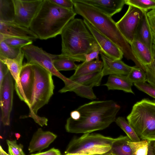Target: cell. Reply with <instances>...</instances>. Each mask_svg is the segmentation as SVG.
I'll return each mask as SVG.
<instances>
[{
	"mask_svg": "<svg viewBox=\"0 0 155 155\" xmlns=\"http://www.w3.org/2000/svg\"><path fill=\"white\" fill-rule=\"evenodd\" d=\"M120 106L112 100L93 101L79 106L80 118L67 120L66 131L71 133H90L104 129L115 121Z\"/></svg>",
	"mask_w": 155,
	"mask_h": 155,
	"instance_id": "cell-1",
	"label": "cell"
},
{
	"mask_svg": "<svg viewBox=\"0 0 155 155\" xmlns=\"http://www.w3.org/2000/svg\"><path fill=\"white\" fill-rule=\"evenodd\" d=\"M76 13L88 21L103 35L110 40L122 51L124 56L140 68L143 67L134 55L130 45L122 35L111 17L89 5L72 0Z\"/></svg>",
	"mask_w": 155,
	"mask_h": 155,
	"instance_id": "cell-2",
	"label": "cell"
},
{
	"mask_svg": "<svg viewBox=\"0 0 155 155\" xmlns=\"http://www.w3.org/2000/svg\"><path fill=\"white\" fill-rule=\"evenodd\" d=\"M77 14L74 8H63L50 0H43L29 29L41 40L54 38L61 35Z\"/></svg>",
	"mask_w": 155,
	"mask_h": 155,
	"instance_id": "cell-3",
	"label": "cell"
},
{
	"mask_svg": "<svg viewBox=\"0 0 155 155\" xmlns=\"http://www.w3.org/2000/svg\"><path fill=\"white\" fill-rule=\"evenodd\" d=\"M62 57L75 61H85L84 55L98 44L84 20L74 18L65 26L61 34Z\"/></svg>",
	"mask_w": 155,
	"mask_h": 155,
	"instance_id": "cell-4",
	"label": "cell"
},
{
	"mask_svg": "<svg viewBox=\"0 0 155 155\" xmlns=\"http://www.w3.org/2000/svg\"><path fill=\"white\" fill-rule=\"evenodd\" d=\"M35 74V83L29 103V114L21 118L31 117L40 126L47 125L48 119L37 114L38 110L47 104L54 94V86L51 73L41 66L31 64Z\"/></svg>",
	"mask_w": 155,
	"mask_h": 155,
	"instance_id": "cell-5",
	"label": "cell"
},
{
	"mask_svg": "<svg viewBox=\"0 0 155 155\" xmlns=\"http://www.w3.org/2000/svg\"><path fill=\"white\" fill-rule=\"evenodd\" d=\"M127 119L139 137L155 141V101L144 98L136 103Z\"/></svg>",
	"mask_w": 155,
	"mask_h": 155,
	"instance_id": "cell-6",
	"label": "cell"
},
{
	"mask_svg": "<svg viewBox=\"0 0 155 155\" xmlns=\"http://www.w3.org/2000/svg\"><path fill=\"white\" fill-rule=\"evenodd\" d=\"M116 139L99 134H84L79 137L73 139L65 153H79L91 155L105 153L110 151Z\"/></svg>",
	"mask_w": 155,
	"mask_h": 155,
	"instance_id": "cell-7",
	"label": "cell"
},
{
	"mask_svg": "<svg viewBox=\"0 0 155 155\" xmlns=\"http://www.w3.org/2000/svg\"><path fill=\"white\" fill-rule=\"evenodd\" d=\"M24 57L27 60V63L35 64L39 65L50 72L54 75L61 79L64 85H67L71 80L61 74L55 68L53 65V61L57 55L48 53L41 48L32 44L26 45L21 49Z\"/></svg>",
	"mask_w": 155,
	"mask_h": 155,
	"instance_id": "cell-8",
	"label": "cell"
},
{
	"mask_svg": "<svg viewBox=\"0 0 155 155\" xmlns=\"http://www.w3.org/2000/svg\"><path fill=\"white\" fill-rule=\"evenodd\" d=\"M15 8L14 22L29 28L43 0H13Z\"/></svg>",
	"mask_w": 155,
	"mask_h": 155,
	"instance_id": "cell-9",
	"label": "cell"
},
{
	"mask_svg": "<svg viewBox=\"0 0 155 155\" xmlns=\"http://www.w3.org/2000/svg\"><path fill=\"white\" fill-rule=\"evenodd\" d=\"M143 12L129 5L128 9L116 25L120 33L130 45L135 39L137 29Z\"/></svg>",
	"mask_w": 155,
	"mask_h": 155,
	"instance_id": "cell-10",
	"label": "cell"
},
{
	"mask_svg": "<svg viewBox=\"0 0 155 155\" xmlns=\"http://www.w3.org/2000/svg\"><path fill=\"white\" fill-rule=\"evenodd\" d=\"M14 79L10 71L5 77L0 85V106L1 121L4 126L10 124V116L12 110L14 90Z\"/></svg>",
	"mask_w": 155,
	"mask_h": 155,
	"instance_id": "cell-11",
	"label": "cell"
},
{
	"mask_svg": "<svg viewBox=\"0 0 155 155\" xmlns=\"http://www.w3.org/2000/svg\"><path fill=\"white\" fill-rule=\"evenodd\" d=\"M83 20L86 26L99 46L100 52L112 60H121L124 56L123 53L121 50L88 21L84 19Z\"/></svg>",
	"mask_w": 155,
	"mask_h": 155,
	"instance_id": "cell-12",
	"label": "cell"
},
{
	"mask_svg": "<svg viewBox=\"0 0 155 155\" xmlns=\"http://www.w3.org/2000/svg\"><path fill=\"white\" fill-rule=\"evenodd\" d=\"M11 37L35 40L38 38L29 28L20 26L14 22L0 21V42Z\"/></svg>",
	"mask_w": 155,
	"mask_h": 155,
	"instance_id": "cell-13",
	"label": "cell"
},
{
	"mask_svg": "<svg viewBox=\"0 0 155 155\" xmlns=\"http://www.w3.org/2000/svg\"><path fill=\"white\" fill-rule=\"evenodd\" d=\"M35 74L32 65L26 63L23 66L20 75L21 90L18 96L28 106L35 83Z\"/></svg>",
	"mask_w": 155,
	"mask_h": 155,
	"instance_id": "cell-14",
	"label": "cell"
},
{
	"mask_svg": "<svg viewBox=\"0 0 155 155\" xmlns=\"http://www.w3.org/2000/svg\"><path fill=\"white\" fill-rule=\"evenodd\" d=\"M57 137V135L50 131H44L41 128H38L33 135L28 150L30 153L40 152L48 147Z\"/></svg>",
	"mask_w": 155,
	"mask_h": 155,
	"instance_id": "cell-15",
	"label": "cell"
},
{
	"mask_svg": "<svg viewBox=\"0 0 155 155\" xmlns=\"http://www.w3.org/2000/svg\"><path fill=\"white\" fill-rule=\"evenodd\" d=\"M100 54L103 62L102 72L104 76L115 74L127 75L133 68L121 60H113L101 52Z\"/></svg>",
	"mask_w": 155,
	"mask_h": 155,
	"instance_id": "cell-16",
	"label": "cell"
},
{
	"mask_svg": "<svg viewBox=\"0 0 155 155\" xmlns=\"http://www.w3.org/2000/svg\"><path fill=\"white\" fill-rule=\"evenodd\" d=\"M99 9L111 17L120 12L125 3L124 0H79Z\"/></svg>",
	"mask_w": 155,
	"mask_h": 155,
	"instance_id": "cell-17",
	"label": "cell"
},
{
	"mask_svg": "<svg viewBox=\"0 0 155 155\" xmlns=\"http://www.w3.org/2000/svg\"><path fill=\"white\" fill-rule=\"evenodd\" d=\"M24 57L21 51L15 58L0 59V60L4 63L7 66L9 71L15 81V89L18 96L21 92V88L20 81V74L23 67L22 61Z\"/></svg>",
	"mask_w": 155,
	"mask_h": 155,
	"instance_id": "cell-18",
	"label": "cell"
},
{
	"mask_svg": "<svg viewBox=\"0 0 155 155\" xmlns=\"http://www.w3.org/2000/svg\"><path fill=\"white\" fill-rule=\"evenodd\" d=\"M143 12V15L137 29L135 39L138 40L143 42L152 51L153 45V37L147 16V12Z\"/></svg>",
	"mask_w": 155,
	"mask_h": 155,
	"instance_id": "cell-19",
	"label": "cell"
},
{
	"mask_svg": "<svg viewBox=\"0 0 155 155\" xmlns=\"http://www.w3.org/2000/svg\"><path fill=\"white\" fill-rule=\"evenodd\" d=\"M130 45L134 55L144 70V66L150 64L152 61V51L143 43L137 39H134Z\"/></svg>",
	"mask_w": 155,
	"mask_h": 155,
	"instance_id": "cell-20",
	"label": "cell"
},
{
	"mask_svg": "<svg viewBox=\"0 0 155 155\" xmlns=\"http://www.w3.org/2000/svg\"><path fill=\"white\" fill-rule=\"evenodd\" d=\"M133 84L127 75L115 74L109 75L107 82L103 85L106 86L108 90H120L134 94L132 89Z\"/></svg>",
	"mask_w": 155,
	"mask_h": 155,
	"instance_id": "cell-21",
	"label": "cell"
},
{
	"mask_svg": "<svg viewBox=\"0 0 155 155\" xmlns=\"http://www.w3.org/2000/svg\"><path fill=\"white\" fill-rule=\"evenodd\" d=\"M103 68V61L99 59L89 62L84 61L78 65L75 72L70 78L101 71Z\"/></svg>",
	"mask_w": 155,
	"mask_h": 155,
	"instance_id": "cell-22",
	"label": "cell"
},
{
	"mask_svg": "<svg viewBox=\"0 0 155 155\" xmlns=\"http://www.w3.org/2000/svg\"><path fill=\"white\" fill-rule=\"evenodd\" d=\"M129 141L127 136H120L114 142L108 152L112 155H135L128 144Z\"/></svg>",
	"mask_w": 155,
	"mask_h": 155,
	"instance_id": "cell-23",
	"label": "cell"
},
{
	"mask_svg": "<svg viewBox=\"0 0 155 155\" xmlns=\"http://www.w3.org/2000/svg\"><path fill=\"white\" fill-rule=\"evenodd\" d=\"M104 76L102 71L69 79L74 83L84 86L92 88L100 85Z\"/></svg>",
	"mask_w": 155,
	"mask_h": 155,
	"instance_id": "cell-24",
	"label": "cell"
},
{
	"mask_svg": "<svg viewBox=\"0 0 155 155\" xmlns=\"http://www.w3.org/2000/svg\"><path fill=\"white\" fill-rule=\"evenodd\" d=\"M68 91H73L79 96L90 99L96 98L92 88L78 84L72 81L69 85L64 87L59 91V92L61 93Z\"/></svg>",
	"mask_w": 155,
	"mask_h": 155,
	"instance_id": "cell-25",
	"label": "cell"
},
{
	"mask_svg": "<svg viewBox=\"0 0 155 155\" xmlns=\"http://www.w3.org/2000/svg\"><path fill=\"white\" fill-rule=\"evenodd\" d=\"M15 8L13 0H0V21L14 22Z\"/></svg>",
	"mask_w": 155,
	"mask_h": 155,
	"instance_id": "cell-26",
	"label": "cell"
},
{
	"mask_svg": "<svg viewBox=\"0 0 155 155\" xmlns=\"http://www.w3.org/2000/svg\"><path fill=\"white\" fill-rule=\"evenodd\" d=\"M75 61L63 57L60 54L57 55L53 61V65L58 71L75 70L78 65Z\"/></svg>",
	"mask_w": 155,
	"mask_h": 155,
	"instance_id": "cell-27",
	"label": "cell"
},
{
	"mask_svg": "<svg viewBox=\"0 0 155 155\" xmlns=\"http://www.w3.org/2000/svg\"><path fill=\"white\" fill-rule=\"evenodd\" d=\"M115 122L125 132L131 141L137 142L140 140L134 129L124 117H118L116 119Z\"/></svg>",
	"mask_w": 155,
	"mask_h": 155,
	"instance_id": "cell-28",
	"label": "cell"
},
{
	"mask_svg": "<svg viewBox=\"0 0 155 155\" xmlns=\"http://www.w3.org/2000/svg\"><path fill=\"white\" fill-rule=\"evenodd\" d=\"M125 4L137 8L147 12L155 9V0H124Z\"/></svg>",
	"mask_w": 155,
	"mask_h": 155,
	"instance_id": "cell-29",
	"label": "cell"
},
{
	"mask_svg": "<svg viewBox=\"0 0 155 155\" xmlns=\"http://www.w3.org/2000/svg\"><path fill=\"white\" fill-rule=\"evenodd\" d=\"M21 51V49L12 48L8 45L4 41L0 42V59L15 58Z\"/></svg>",
	"mask_w": 155,
	"mask_h": 155,
	"instance_id": "cell-30",
	"label": "cell"
},
{
	"mask_svg": "<svg viewBox=\"0 0 155 155\" xmlns=\"http://www.w3.org/2000/svg\"><path fill=\"white\" fill-rule=\"evenodd\" d=\"M129 80L133 83L146 82V75L142 69L136 66L133 68L127 75Z\"/></svg>",
	"mask_w": 155,
	"mask_h": 155,
	"instance_id": "cell-31",
	"label": "cell"
},
{
	"mask_svg": "<svg viewBox=\"0 0 155 155\" xmlns=\"http://www.w3.org/2000/svg\"><path fill=\"white\" fill-rule=\"evenodd\" d=\"M152 51L153 55L152 61L150 64L144 66L146 75L147 81L155 87V45L153 44Z\"/></svg>",
	"mask_w": 155,
	"mask_h": 155,
	"instance_id": "cell-32",
	"label": "cell"
},
{
	"mask_svg": "<svg viewBox=\"0 0 155 155\" xmlns=\"http://www.w3.org/2000/svg\"><path fill=\"white\" fill-rule=\"evenodd\" d=\"M128 144L135 155H147L149 141L143 140L137 142L129 141Z\"/></svg>",
	"mask_w": 155,
	"mask_h": 155,
	"instance_id": "cell-33",
	"label": "cell"
},
{
	"mask_svg": "<svg viewBox=\"0 0 155 155\" xmlns=\"http://www.w3.org/2000/svg\"><path fill=\"white\" fill-rule=\"evenodd\" d=\"M8 46L14 48L21 49L23 47L32 44V40L15 37L8 38L4 41Z\"/></svg>",
	"mask_w": 155,
	"mask_h": 155,
	"instance_id": "cell-34",
	"label": "cell"
},
{
	"mask_svg": "<svg viewBox=\"0 0 155 155\" xmlns=\"http://www.w3.org/2000/svg\"><path fill=\"white\" fill-rule=\"evenodd\" d=\"M6 142L9 155H26L23 151V145L21 144H18L16 140H7Z\"/></svg>",
	"mask_w": 155,
	"mask_h": 155,
	"instance_id": "cell-35",
	"label": "cell"
},
{
	"mask_svg": "<svg viewBox=\"0 0 155 155\" xmlns=\"http://www.w3.org/2000/svg\"><path fill=\"white\" fill-rule=\"evenodd\" d=\"M134 85L139 90L155 98V87L154 86L146 82L134 83Z\"/></svg>",
	"mask_w": 155,
	"mask_h": 155,
	"instance_id": "cell-36",
	"label": "cell"
},
{
	"mask_svg": "<svg viewBox=\"0 0 155 155\" xmlns=\"http://www.w3.org/2000/svg\"><path fill=\"white\" fill-rule=\"evenodd\" d=\"M147 15L152 32L153 44L155 45V13L154 10L148 12Z\"/></svg>",
	"mask_w": 155,
	"mask_h": 155,
	"instance_id": "cell-37",
	"label": "cell"
},
{
	"mask_svg": "<svg viewBox=\"0 0 155 155\" xmlns=\"http://www.w3.org/2000/svg\"><path fill=\"white\" fill-rule=\"evenodd\" d=\"M100 52V48L98 45L91 51L84 55L85 61L89 62L93 61L94 59H99L98 55Z\"/></svg>",
	"mask_w": 155,
	"mask_h": 155,
	"instance_id": "cell-38",
	"label": "cell"
},
{
	"mask_svg": "<svg viewBox=\"0 0 155 155\" xmlns=\"http://www.w3.org/2000/svg\"><path fill=\"white\" fill-rule=\"evenodd\" d=\"M53 3L62 8L73 9L74 3L72 0H50Z\"/></svg>",
	"mask_w": 155,
	"mask_h": 155,
	"instance_id": "cell-39",
	"label": "cell"
},
{
	"mask_svg": "<svg viewBox=\"0 0 155 155\" xmlns=\"http://www.w3.org/2000/svg\"><path fill=\"white\" fill-rule=\"evenodd\" d=\"M9 71L7 65L0 60V85L2 84L5 77Z\"/></svg>",
	"mask_w": 155,
	"mask_h": 155,
	"instance_id": "cell-40",
	"label": "cell"
},
{
	"mask_svg": "<svg viewBox=\"0 0 155 155\" xmlns=\"http://www.w3.org/2000/svg\"><path fill=\"white\" fill-rule=\"evenodd\" d=\"M30 155H61V153L59 150L53 148L46 151L39 152Z\"/></svg>",
	"mask_w": 155,
	"mask_h": 155,
	"instance_id": "cell-41",
	"label": "cell"
},
{
	"mask_svg": "<svg viewBox=\"0 0 155 155\" xmlns=\"http://www.w3.org/2000/svg\"><path fill=\"white\" fill-rule=\"evenodd\" d=\"M147 155H155V141H149Z\"/></svg>",
	"mask_w": 155,
	"mask_h": 155,
	"instance_id": "cell-42",
	"label": "cell"
},
{
	"mask_svg": "<svg viewBox=\"0 0 155 155\" xmlns=\"http://www.w3.org/2000/svg\"><path fill=\"white\" fill-rule=\"evenodd\" d=\"M80 114L79 111L76 109L71 112L70 117L75 120H78L80 117Z\"/></svg>",
	"mask_w": 155,
	"mask_h": 155,
	"instance_id": "cell-43",
	"label": "cell"
},
{
	"mask_svg": "<svg viewBox=\"0 0 155 155\" xmlns=\"http://www.w3.org/2000/svg\"><path fill=\"white\" fill-rule=\"evenodd\" d=\"M65 155H91L83 153H71L66 154Z\"/></svg>",
	"mask_w": 155,
	"mask_h": 155,
	"instance_id": "cell-44",
	"label": "cell"
},
{
	"mask_svg": "<svg viewBox=\"0 0 155 155\" xmlns=\"http://www.w3.org/2000/svg\"><path fill=\"white\" fill-rule=\"evenodd\" d=\"M0 155H9L4 150L1 146H0Z\"/></svg>",
	"mask_w": 155,
	"mask_h": 155,
	"instance_id": "cell-45",
	"label": "cell"
},
{
	"mask_svg": "<svg viewBox=\"0 0 155 155\" xmlns=\"http://www.w3.org/2000/svg\"><path fill=\"white\" fill-rule=\"evenodd\" d=\"M15 137L17 138V140H18L20 137V134L18 133H16L15 134Z\"/></svg>",
	"mask_w": 155,
	"mask_h": 155,
	"instance_id": "cell-46",
	"label": "cell"
},
{
	"mask_svg": "<svg viewBox=\"0 0 155 155\" xmlns=\"http://www.w3.org/2000/svg\"><path fill=\"white\" fill-rule=\"evenodd\" d=\"M112 155L111 154L109 153L108 152L107 153L101 154H98V155Z\"/></svg>",
	"mask_w": 155,
	"mask_h": 155,
	"instance_id": "cell-47",
	"label": "cell"
},
{
	"mask_svg": "<svg viewBox=\"0 0 155 155\" xmlns=\"http://www.w3.org/2000/svg\"><path fill=\"white\" fill-rule=\"evenodd\" d=\"M154 12H155V9H154Z\"/></svg>",
	"mask_w": 155,
	"mask_h": 155,
	"instance_id": "cell-48",
	"label": "cell"
}]
</instances>
